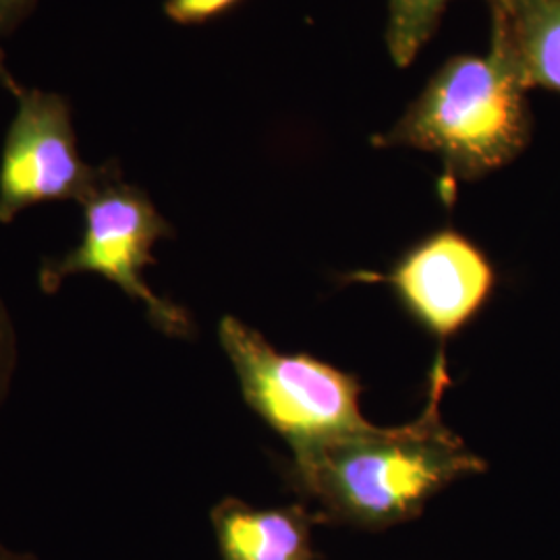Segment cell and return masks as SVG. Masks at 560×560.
<instances>
[{"mask_svg":"<svg viewBox=\"0 0 560 560\" xmlns=\"http://www.w3.org/2000/svg\"><path fill=\"white\" fill-rule=\"evenodd\" d=\"M0 560H40L34 552H21L9 548L4 541H0Z\"/></svg>","mask_w":560,"mask_h":560,"instance_id":"obj_13","label":"cell"},{"mask_svg":"<svg viewBox=\"0 0 560 560\" xmlns=\"http://www.w3.org/2000/svg\"><path fill=\"white\" fill-rule=\"evenodd\" d=\"M0 83L18 102L0 152V222L9 224L38 203H81L98 179V166L81 159L69 98L23 88L9 73L2 52Z\"/></svg>","mask_w":560,"mask_h":560,"instance_id":"obj_5","label":"cell"},{"mask_svg":"<svg viewBox=\"0 0 560 560\" xmlns=\"http://www.w3.org/2000/svg\"><path fill=\"white\" fill-rule=\"evenodd\" d=\"M529 88L501 42L488 55H457L430 78L399 120L372 138L376 148H411L439 156L441 196L517 161L532 141Z\"/></svg>","mask_w":560,"mask_h":560,"instance_id":"obj_2","label":"cell"},{"mask_svg":"<svg viewBox=\"0 0 560 560\" xmlns=\"http://www.w3.org/2000/svg\"><path fill=\"white\" fill-rule=\"evenodd\" d=\"M351 279L390 284L409 314L442 340L474 320L497 287L492 261L455 229L416 243L386 275L358 272Z\"/></svg>","mask_w":560,"mask_h":560,"instance_id":"obj_6","label":"cell"},{"mask_svg":"<svg viewBox=\"0 0 560 560\" xmlns=\"http://www.w3.org/2000/svg\"><path fill=\"white\" fill-rule=\"evenodd\" d=\"M38 0H0V38L18 32L21 23L36 11Z\"/></svg>","mask_w":560,"mask_h":560,"instance_id":"obj_12","label":"cell"},{"mask_svg":"<svg viewBox=\"0 0 560 560\" xmlns=\"http://www.w3.org/2000/svg\"><path fill=\"white\" fill-rule=\"evenodd\" d=\"M243 0H164L166 20L177 25H203L233 11Z\"/></svg>","mask_w":560,"mask_h":560,"instance_id":"obj_10","label":"cell"},{"mask_svg":"<svg viewBox=\"0 0 560 560\" xmlns=\"http://www.w3.org/2000/svg\"><path fill=\"white\" fill-rule=\"evenodd\" d=\"M448 386L441 351L430 370L420 418L293 451L287 467L291 486L318 502L328 517L361 527L418 517L448 483L486 471V460L442 421L441 400Z\"/></svg>","mask_w":560,"mask_h":560,"instance_id":"obj_1","label":"cell"},{"mask_svg":"<svg viewBox=\"0 0 560 560\" xmlns=\"http://www.w3.org/2000/svg\"><path fill=\"white\" fill-rule=\"evenodd\" d=\"M219 339L243 399L291 451L372 428L361 413L360 382L351 374L310 355H284L233 316L222 318Z\"/></svg>","mask_w":560,"mask_h":560,"instance_id":"obj_4","label":"cell"},{"mask_svg":"<svg viewBox=\"0 0 560 560\" xmlns=\"http://www.w3.org/2000/svg\"><path fill=\"white\" fill-rule=\"evenodd\" d=\"M18 370V332L13 318L0 300V407L7 399Z\"/></svg>","mask_w":560,"mask_h":560,"instance_id":"obj_11","label":"cell"},{"mask_svg":"<svg viewBox=\"0 0 560 560\" xmlns=\"http://www.w3.org/2000/svg\"><path fill=\"white\" fill-rule=\"evenodd\" d=\"M501 42L529 90L560 94V0H486Z\"/></svg>","mask_w":560,"mask_h":560,"instance_id":"obj_8","label":"cell"},{"mask_svg":"<svg viewBox=\"0 0 560 560\" xmlns=\"http://www.w3.org/2000/svg\"><path fill=\"white\" fill-rule=\"evenodd\" d=\"M451 2L453 0H388L384 42L399 69H407L418 59L423 46L436 36Z\"/></svg>","mask_w":560,"mask_h":560,"instance_id":"obj_9","label":"cell"},{"mask_svg":"<svg viewBox=\"0 0 560 560\" xmlns=\"http://www.w3.org/2000/svg\"><path fill=\"white\" fill-rule=\"evenodd\" d=\"M83 208L81 241L60 258L42 261V293L52 295L73 275H98L140 301L154 328L168 337H191V316L173 301L162 300L143 279L152 264L154 245L175 235L152 198L125 180L119 161L102 162L98 179L80 203Z\"/></svg>","mask_w":560,"mask_h":560,"instance_id":"obj_3","label":"cell"},{"mask_svg":"<svg viewBox=\"0 0 560 560\" xmlns=\"http://www.w3.org/2000/svg\"><path fill=\"white\" fill-rule=\"evenodd\" d=\"M222 560H314L312 520L303 506L256 509L224 499L212 509Z\"/></svg>","mask_w":560,"mask_h":560,"instance_id":"obj_7","label":"cell"}]
</instances>
